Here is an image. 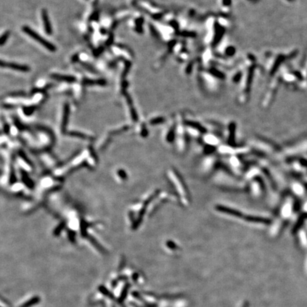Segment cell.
I'll return each instance as SVG.
<instances>
[{
  "mask_svg": "<svg viewBox=\"0 0 307 307\" xmlns=\"http://www.w3.org/2000/svg\"><path fill=\"white\" fill-rule=\"evenodd\" d=\"M22 29H23V31H24V32L26 33V34H28L29 36H31V38H33V39L36 40L37 42H38V43L42 44L44 47L46 48L48 50L52 51V52H54V51L56 50V48L55 47V46L54 45V44H51L50 42L47 41L45 38H44L43 37L39 36V35H38L36 32L33 31V30L31 29V28L28 27V26H24V27L22 28Z\"/></svg>",
  "mask_w": 307,
  "mask_h": 307,
  "instance_id": "1",
  "label": "cell"
},
{
  "mask_svg": "<svg viewBox=\"0 0 307 307\" xmlns=\"http://www.w3.org/2000/svg\"><path fill=\"white\" fill-rule=\"evenodd\" d=\"M216 208L217 209L218 211L222 213H224L231 215V216H235V217H242V213L240 212L239 210H235V209L230 208L223 206V205H217L216 207Z\"/></svg>",
  "mask_w": 307,
  "mask_h": 307,
  "instance_id": "2",
  "label": "cell"
},
{
  "mask_svg": "<svg viewBox=\"0 0 307 307\" xmlns=\"http://www.w3.org/2000/svg\"><path fill=\"white\" fill-rule=\"evenodd\" d=\"M1 67H7L11 69L15 70H19V71L22 72H27L29 70V67H28L27 65H19V64H16V63H7L1 61Z\"/></svg>",
  "mask_w": 307,
  "mask_h": 307,
  "instance_id": "3",
  "label": "cell"
},
{
  "mask_svg": "<svg viewBox=\"0 0 307 307\" xmlns=\"http://www.w3.org/2000/svg\"><path fill=\"white\" fill-rule=\"evenodd\" d=\"M42 19H43V22H44V26L45 28L46 32L47 33V34L51 35L52 33V29H51V26L49 22V16H48V13L46 10L44 9L42 11Z\"/></svg>",
  "mask_w": 307,
  "mask_h": 307,
  "instance_id": "4",
  "label": "cell"
},
{
  "mask_svg": "<svg viewBox=\"0 0 307 307\" xmlns=\"http://www.w3.org/2000/svg\"><path fill=\"white\" fill-rule=\"evenodd\" d=\"M246 221L252 222V223H264V224H269L270 223V221L267 218H260V217H255V216H246L245 217Z\"/></svg>",
  "mask_w": 307,
  "mask_h": 307,
  "instance_id": "5",
  "label": "cell"
},
{
  "mask_svg": "<svg viewBox=\"0 0 307 307\" xmlns=\"http://www.w3.org/2000/svg\"><path fill=\"white\" fill-rule=\"evenodd\" d=\"M52 78L57 80V81H64V82L67 83H73L76 81L75 78L71 75H58V74H54V75H52Z\"/></svg>",
  "mask_w": 307,
  "mask_h": 307,
  "instance_id": "6",
  "label": "cell"
},
{
  "mask_svg": "<svg viewBox=\"0 0 307 307\" xmlns=\"http://www.w3.org/2000/svg\"><path fill=\"white\" fill-rule=\"evenodd\" d=\"M40 300L41 299L38 296H34V297L31 298V299L28 300L25 303H23L19 307H31L33 306V305H36L38 303H39Z\"/></svg>",
  "mask_w": 307,
  "mask_h": 307,
  "instance_id": "7",
  "label": "cell"
},
{
  "mask_svg": "<svg viewBox=\"0 0 307 307\" xmlns=\"http://www.w3.org/2000/svg\"><path fill=\"white\" fill-rule=\"evenodd\" d=\"M129 289V284H126L125 287H124L123 289H122L121 294H120V297H119L118 302L122 303L125 301V299H126V297H127V294H128Z\"/></svg>",
  "mask_w": 307,
  "mask_h": 307,
  "instance_id": "8",
  "label": "cell"
},
{
  "mask_svg": "<svg viewBox=\"0 0 307 307\" xmlns=\"http://www.w3.org/2000/svg\"><path fill=\"white\" fill-rule=\"evenodd\" d=\"M99 291H100L101 294H102L103 295H105V296H107V297L110 298V299H114V296L112 294V293L110 292V291L107 290V289L105 287H104V286L101 285L99 287Z\"/></svg>",
  "mask_w": 307,
  "mask_h": 307,
  "instance_id": "9",
  "label": "cell"
},
{
  "mask_svg": "<svg viewBox=\"0 0 307 307\" xmlns=\"http://www.w3.org/2000/svg\"><path fill=\"white\" fill-rule=\"evenodd\" d=\"M235 125H234V124L233 125H230V137H229V139H228V142H229V144H234V138H235Z\"/></svg>",
  "mask_w": 307,
  "mask_h": 307,
  "instance_id": "10",
  "label": "cell"
},
{
  "mask_svg": "<svg viewBox=\"0 0 307 307\" xmlns=\"http://www.w3.org/2000/svg\"><path fill=\"white\" fill-rule=\"evenodd\" d=\"M9 31H7V32H5L4 34L2 35L1 37V46H3L4 44L6 43L7 41L8 38H9Z\"/></svg>",
  "mask_w": 307,
  "mask_h": 307,
  "instance_id": "11",
  "label": "cell"
},
{
  "mask_svg": "<svg viewBox=\"0 0 307 307\" xmlns=\"http://www.w3.org/2000/svg\"><path fill=\"white\" fill-rule=\"evenodd\" d=\"M187 124H189V125L190 126H191L192 127H194V128L199 129V131H200V132H205V129L203 128V127H202L201 126H200V125H198V124L194 123V122H188Z\"/></svg>",
  "mask_w": 307,
  "mask_h": 307,
  "instance_id": "12",
  "label": "cell"
},
{
  "mask_svg": "<svg viewBox=\"0 0 307 307\" xmlns=\"http://www.w3.org/2000/svg\"><path fill=\"white\" fill-rule=\"evenodd\" d=\"M161 122H162V119L161 118H158V119H156V120H154L153 121H152V123L153 124H156V123H160Z\"/></svg>",
  "mask_w": 307,
  "mask_h": 307,
  "instance_id": "13",
  "label": "cell"
}]
</instances>
